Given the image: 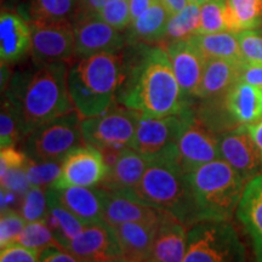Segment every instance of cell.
<instances>
[{"mask_svg":"<svg viewBox=\"0 0 262 262\" xmlns=\"http://www.w3.org/2000/svg\"><path fill=\"white\" fill-rule=\"evenodd\" d=\"M178 148L180 164L187 173L221 159L219 136L198 119L191 106L181 113Z\"/></svg>","mask_w":262,"mask_h":262,"instance_id":"obj_9","label":"cell"},{"mask_svg":"<svg viewBox=\"0 0 262 262\" xmlns=\"http://www.w3.org/2000/svg\"><path fill=\"white\" fill-rule=\"evenodd\" d=\"M134 192L153 208L178 217L187 227L198 222L187 172L182 169L179 157L149 162Z\"/></svg>","mask_w":262,"mask_h":262,"instance_id":"obj_5","label":"cell"},{"mask_svg":"<svg viewBox=\"0 0 262 262\" xmlns=\"http://www.w3.org/2000/svg\"><path fill=\"white\" fill-rule=\"evenodd\" d=\"M196 221H228L237 211L247 182L224 159L187 173Z\"/></svg>","mask_w":262,"mask_h":262,"instance_id":"obj_4","label":"cell"},{"mask_svg":"<svg viewBox=\"0 0 262 262\" xmlns=\"http://www.w3.org/2000/svg\"><path fill=\"white\" fill-rule=\"evenodd\" d=\"M201 27V5L188 3L182 10L170 16L160 47H166L175 41L189 40L198 34Z\"/></svg>","mask_w":262,"mask_h":262,"instance_id":"obj_30","label":"cell"},{"mask_svg":"<svg viewBox=\"0 0 262 262\" xmlns=\"http://www.w3.org/2000/svg\"><path fill=\"white\" fill-rule=\"evenodd\" d=\"M49 212L47 221L57 244L66 249L78 234L83 231L85 225L62 204L54 188H48Z\"/></svg>","mask_w":262,"mask_h":262,"instance_id":"obj_28","label":"cell"},{"mask_svg":"<svg viewBox=\"0 0 262 262\" xmlns=\"http://www.w3.org/2000/svg\"><path fill=\"white\" fill-rule=\"evenodd\" d=\"M24 137L21 127V112L17 101L9 93L5 94L0 113V147H15Z\"/></svg>","mask_w":262,"mask_h":262,"instance_id":"obj_32","label":"cell"},{"mask_svg":"<svg viewBox=\"0 0 262 262\" xmlns=\"http://www.w3.org/2000/svg\"><path fill=\"white\" fill-rule=\"evenodd\" d=\"M237 216L253 241L256 262H262V172L245 185Z\"/></svg>","mask_w":262,"mask_h":262,"instance_id":"obj_22","label":"cell"},{"mask_svg":"<svg viewBox=\"0 0 262 262\" xmlns=\"http://www.w3.org/2000/svg\"><path fill=\"white\" fill-rule=\"evenodd\" d=\"M247 126L251 137H253L254 142L256 143L257 148L260 150L261 157H262V119L254 124H249Z\"/></svg>","mask_w":262,"mask_h":262,"instance_id":"obj_46","label":"cell"},{"mask_svg":"<svg viewBox=\"0 0 262 262\" xmlns=\"http://www.w3.org/2000/svg\"><path fill=\"white\" fill-rule=\"evenodd\" d=\"M148 164V159L133 148L120 150L116 159L108 165L106 178L98 186L110 192H134Z\"/></svg>","mask_w":262,"mask_h":262,"instance_id":"obj_20","label":"cell"},{"mask_svg":"<svg viewBox=\"0 0 262 262\" xmlns=\"http://www.w3.org/2000/svg\"><path fill=\"white\" fill-rule=\"evenodd\" d=\"M15 244L33 249L38 253H40L41 250L49 247L58 245L54 234H52L51 228L49 227L47 219L45 220L27 222Z\"/></svg>","mask_w":262,"mask_h":262,"instance_id":"obj_33","label":"cell"},{"mask_svg":"<svg viewBox=\"0 0 262 262\" xmlns=\"http://www.w3.org/2000/svg\"><path fill=\"white\" fill-rule=\"evenodd\" d=\"M61 162H34L28 158L25 166V173L31 186H40L42 188L51 187L60 175Z\"/></svg>","mask_w":262,"mask_h":262,"instance_id":"obj_36","label":"cell"},{"mask_svg":"<svg viewBox=\"0 0 262 262\" xmlns=\"http://www.w3.org/2000/svg\"><path fill=\"white\" fill-rule=\"evenodd\" d=\"M242 56L245 63L262 64V25L237 33Z\"/></svg>","mask_w":262,"mask_h":262,"instance_id":"obj_39","label":"cell"},{"mask_svg":"<svg viewBox=\"0 0 262 262\" xmlns=\"http://www.w3.org/2000/svg\"><path fill=\"white\" fill-rule=\"evenodd\" d=\"M66 250L78 262H107L124 256L116 231L106 221L85 225Z\"/></svg>","mask_w":262,"mask_h":262,"instance_id":"obj_14","label":"cell"},{"mask_svg":"<svg viewBox=\"0 0 262 262\" xmlns=\"http://www.w3.org/2000/svg\"><path fill=\"white\" fill-rule=\"evenodd\" d=\"M25 12L29 24H75L80 15L79 0H27Z\"/></svg>","mask_w":262,"mask_h":262,"instance_id":"obj_27","label":"cell"},{"mask_svg":"<svg viewBox=\"0 0 262 262\" xmlns=\"http://www.w3.org/2000/svg\"><path fill=\"white\" fill-rule=\"evenodd\" d=\"M206 58H224L243 62L237 33L219 32L210 34H195L189 39Z\"/></svg>","mask_w":262,"mask_h":262,"instance_id":"obj_29","label":"cell"},{"mask_svg":"<svg viewBox=\"0 0 262 262\" xmlns=\"http://www.w3.org/2000/svg\"><path fill=\"white\" fill-rule=\"evenodd\" d=\"M221 159L227 162L245 182L262 172V157L247 125L219 136Z\"/></svg>","mask_w":262,"mask_h":262,"instance_id":"obj_15","label":"cell"},{"mask_svg":"<svg viewBox=\"0 0 262 262\" xmlns=\"http://www.w3.org/2000/svg\"><path fill=\"white\" fill-rule=\"evenodd\" d=\"M38 262H78V260L66 249L54 245L39 253Z\"/></svg>","mask_w":262,"mask_h":262,"instance_id":"obj_42","label":"cell"},{"mask_svg":"<svg viewBox=\"0 0 262 262\" xmlns=\"http://www.w3.org/2000/svg\"><path fill=\"white\" fill-rule=\"evenodd\" d=\"M228 116L239 125H249L262 119V90L239 80L224 95Z\"/></svg>","mask_w":262,"mask_h":262,"instance_id":"obj_26","label":"cell"},{"mask_svg":"<svg viewBox=\"0 0 262 262\" xmlns=\"http://www.w3.org/2000/svg\"><path fill=\"white\" fill-rule=\"evenodd\" d=\"M130 2V14H131V21H134L136 17L146 11L150 5L155 4L158 0H129Z\"/></svg>","mask_w":262,"mask_h":262,"instance_id":"obj_45","label":"cell"},{"mask_svg":"<svg viewBox=\"0 0 262 262\" xmlns=\"http://www.w3.org/2000/svg\"><path fill=\"white\" fill-rule=\"evenodd\" d=\"M123 77L122 52H103L77 60L68 70V90L83 118L100 116L117 102Z\"/></svg>","mask_w":262,"mask_h":262,"instance_id":"obj_3","label":"cell"},{"mask_svg":"<svg viewBox=\"0 0 262 262\" xmlns=\"http://www.w3.org/2000/svg\"><path fill=\"white\" fill-rule=\"evenodd\" d=\"M107 262H133V261H130L129 258H126L125 256H122V257L114 258V260H111V261H107Z\"/></svg>","mask_w":262,"mask_h":262,"instance_id":"obj_48","label":"cell"},{"mask_svg":"<svg viewBox=\"0 0 262 262\" xmlns=\"http://www.w3.org/2000/svg\"><path fill=\"white\" fill-rule=\"evenodd\" d=\"M67 62H55L38 68L32 75L16 77L6 93L15 97L21 112L22 135L74 111L68 90Z\"/></svg>","mask_w":262,"mask_h":262,"instance_id":"obj_2","label":"cell"},{"mask_svg":"<svg viewBox=\"0 0 262 262\" xmlns=\"http://www.w3.org/2000/svg\"><path fill=\"white\" fill-rule=\"evenodd\" d=\"M123 54V77L117 102L142 116L180 114L188 98L173 74L168 52L160 45H127Z\"/></svg>","mask_w":262,"mask_h":262,"instance_id":"obj_1","label":"cell"},{"mask_svg":"<svg viewBox=\"0 0 262 262\" xmlns=\"http://www.w3.org/2000/svg\"><path fill=\"white\" fill-rule=\"evenodd\" d=\"M110 2H112V0H79L80 15L96 14L98 10L103 8V6Z\"/></svg>","mask_w":262,"mask_h":262,"instance_id":"obj_44","label":"cell"},{"mask_svg":"<svg viewBox=\"0 0 262 262\" xmlns=\"http://www.w3.org/2000/svg\"><path fill=\"white\" fill-rule=\"evenodd\" d=\"M6 2H9V0H3V4H4V3H6Z\"/></svg>","mask_w":262,"mask_h":262,"instance_id":"obj_50","label":"cell"},{"mask_svg":"<svg viewBox=\"0 0 262 262\" xmlns=\"http://www.w3.org/2000/svg\"><path fill=\"white\" fill-rule=\"evenodd\" d=\"M98 17L118 31H125L131 24L129 0H112L96 12Z\"/></svg>","mask_w":262,"mask_h":262,"instance_id":"obj_38","label":"cell"},{"mask_svg":"<svg viewBox=\"0 0 262 262\" xmlns=\"http://www.w3.org/2000/svg\"><path fill=\"white\" fill-rule=\"evenodd\" d=\"M170 16L171 15L169 14L165 6L159 0L156 2L139 17L131 21V24L124 31L126 45L162 44Z\"/></svg>","mask_w":262,"mask_h":262,"instance_id":"obj_23","label":"cell"},{"mask_svg":"<svg viewBox=\"0 0 262 262\" xmlns=\"http://www.w3.org/2000/svg\"><path fill=\"white\" fill-rule=\"evenodd\" d=\"M228 31L239 33L262 25V0H226Z\"/></svg>","mask_w":262,"mask_h":262,"instance_id":"obj_31","label":"cell"},{"mask_svg":"<svg viewBox=\"0 0 262 262\" xmlns=\"http://www.w3.org/2000/svg\"><path fill=\"white\" fill-rule=\"evenodd\" d=\"M32 28L31 55L37 67L68 62L74 57V26L70 24H29Z\"/></svg>","mask_w":262,"mask_h":262,"instance_id":"obj_13","label":"cell"},{"mask_svg":"<svg viewBox=\"0 0 262 262\" xmlns=\"http://www.w3.org/2000/svg\"><path fill=\"white\" fill-rule=\"evenodd\" d=\"M28 162V157L25 152L16 149L15 147H6L2 148L0 152V166H2V173L11 170L25 169L26 164Z\"/></svg>","mask_w":262,"mask_h":262,"instance_id":"obj_41","label":"cell"},{"mask_svg":"<svg viewBox=\"0 0 262 262\" xmlns=\"http://www.w3.org/2000/svg\"><path fill=\"white\" fill-rule=\"evenodd\" d=\"M107 192L103 221L112 227L125 222L159 221L162 210H158L142 201L135 192Z\"/></svg>","mask_w":262,"mask_h":262,"instance_id":"obj_19","label":"cell"},{"mask_svg":"<svg viewBox=\"0 0 262 262\" xmlns=\"http://www.w3.org/2000/svg\"><path fill=\"white\" fill-rule=\"evenodd\" d=\"M226 31H228L226 0H210L202 4L201 27L198 34H210Z\"/></svg>","mask_w":262,"mask_h":262,"instance_id":"obj_34","label":"cell"},{"mask_svg":"<svg viewBox=\"0 0 262 262\" xmlns=\"http://www.w3.org/2000/svg\"><path fill=\"white\" fill-rule=\"evenodd\" d=\"M243 64V62L224 58H208L195 97L202 100H212L224 96L239 81Z\"/></svg>","mask_w":262,"mask_h":262,"instance_id":"obj_25","label":"cell"},{"mask_svg":"<svg viewBox=\"0 0 262 262\" xmlns=\"http://www.w3.org/2000/svg\"><path fill=\"white\" fill-rule=\"evenodd\" d=\"M107 171L108 165L102 152L84 143L61 160L60 175L49 188L94 187L103 181Z\"/></svg>","mask_w":262,"mask_h":262,"instance_id":"obj_11","label":"cell"},{"mask_svg":"<svg viewBox=\"0 0 262 262\" xmlns=\"http://www.w3.org/2000/svg\"><path fill=\"white\" fill-rule=\"evenodd\" d=\"M158 224L159 221L125 222V224L113 226L124 256L133 262L148 261Z\"/></svg>","mask_w":262,"mask_h":262,"instance_id":"obj_24","label":"cell"},{"mask_svg":"<svg viewBox=\"0 0 262 262\" xmlns=\"http://www.w3.org/2000/svg\"><path fill=\"white\" fill-rule=\"evenodd\" d=\"M27 222L21 212L12 208L2 209L0 216V248L14 245Z\"/></svg>","mask_w":262,"mask_h":262,"instance_id":"obj_37","label":"cell"},{"mask_svg":"<svg viewBox=\"0 0 262 262\" xmlns=\"http://www.w3.org/2000/svg\"><path fill=\"white\" fill-rule=\"evenodd\" d=\"M81 120L74 110L33 130L26 136V156L34 162H61L72 149L85 143Z\"/></svg>","mask_w":262,"mask_h":262,"instance_id":"obj_7","label":"cell"},{"mask_svg":"<svg viewBox=\"0 0 262 262\" xmlns=\"http://www.w3.org/2000/svg\"><path fill=\"white\" fill-rule=\"evenodd\" d=\"M32 49V28L27 19L3 8L0 15V58L2 64H15Z\"/></svg>","mask_w":262,"mask_h":262,"instance_id":"obj_17","label":"cell"},{"mask_svg":"<svg viewBox=\"0 0 262 262\" xmlns=\"http://www.w3.org/2000/svg\"><path fill=\"white\" fill-rule=\"evenodd\" d=\"M183 262H247L245 249L228 221H201L188 229Z\"/></svg>","mask_w":262,"mask_h":262,"instance_id":"obj_6","label":"cell"},{"mask_svg":"<svg viewBox=\"0 0 262 262\" xmlns=\"http://www.w3.org/2000/svg\"><path fill=\"white\" fill-rule=\"evenodd\" d=\"M164 49L168 52L173 74L182 94L186 98L195 96L208 58L191 40L171 42Z\"/></svg>","mask_w":262,"mask_h":262,"instance_id":"obj_16","label":"cell"},{"mask_svg":"<svg viewBox=\"0 0 262 262\" xmlns=\"http://www.w3.org/2000/svg\"><path fill=\"white\" fill-rule=\"evenodd\" d=\"M189 3H194V4H198V5H202L204 4V3H208L210 2V0H188Z\"/></svg>","mask_w":262,"mask_h":262,"instance_id":"obj_49","label":"cell"},{"mask_svg":"<svg viewBox=\"0 0 262 262\" xmlns=\"http://www.w3.org/2000/svg\"><path fill=\"white\" fill-rule=\"evenodd\" d=\"M159 2L165 6L170 15H175L189 3L188 0H159Z\"/></svg>","mask_w":262,"mask_h":262,"instance_id":"obj_47","label":"cell"},{"mask_svg":"<svg viewBox=\"0 0 262 262\" xmlns=\"http://www.w3.org/2000/svg\"><path fill=\"white\" fill-rule=\"evenodd\" d=\"M239 80L262 90V64L244 63L242 66Z\"/></svg>","mask_w":262,"mask_h":262,"instance_id":"obj_43","label":"cell"},{"mask_svg":"<svg viewBox=\"0 0 262 262\" xmlns=\"http://www.w3.org/2000/svg\"><path fill=\"white\" fill-rule=\"evenodd\" d=\"M39 253L33 249L22 247L19 244L10 245L2 249L0 262H38Z\"/></svg>","mask_w":262,"mask_h":262,"instance_id":"obj_40","label":"cell"},{"mask_svg":"<svg viewBox=\"0 0 262 262\" xmlns=\"http://www.w3.org/2000/svg\"><path fill=\"white\" fill-rule=\"evenodd\" d=\"M141 113L122 104L114 106L100 116L81 120L84 142L101 152H119L130 148Z\"/></svg>","mask_w":262,"mask_h":262,"instance_id":"obj_8","label":"cell"},{"mask_svg":"<svg viewBox=\"0 0 262 262\" xmlns=\"http://www.w3.org/2000/svg\"><path fill=\"white\" fill-rule=\"evenodd\" d=\"M19 212L26 222L45 220L49 212L47 188L40 186H29L21 199Z\"/></svg>","mask_w":262,"mask_h":262,"instance_id":"obj_35","label":"cell"},{"mask_svg":"<svg viewBox=\"0 0 262 262\" xmlns=\"http://www.w3.org/2000/svg\"><path fill=\"white\" fill-rule=\"evenodd\" d=\"M97 14H84L74 24V58L81 60L103 52H122L126 45L125 35Z\"/></svg>","mask_w":262,"mask_h":262,"instance_id":"obj_12","label":"cell"},{"mask_svg":"<svg viewBox=\"0 0 262 262\" xmlns=\"http://www.w3.org/2000/svg\"><path fill=\"white\" fill-rule=\"evenodd\" d=\"M180 126L181 113L165 117H150L141 114L130 148L136 150L149 162L179 157L178 140Z\"/></svg>","mask_w":262,"mask_h":262,"instance_id":"obj_10","label":"cell"},{"mask_svg":"<svg viewBox=\"0 0 262 262\" xmlns=\"http://www.w3.org/2000/svg\"><path fill=\"white\" fill-rule=\"evenodd\" d=\"M187 226L178 217L162 211L149 262H183L187 249Z\"/></svg>","mask_w":262,"mask_h":262,"instance_id":"obj_18","label":"cell"},{"mask_svg":"<svg viewBox=\"0 0 262 262\" xmlns=\"http://www.w3.org/2000/svg\"><path fill=\"white\" fill-rule=\"evenodd\" d=\"M55 189V188H54ZM58 199L84 225L103 221L107 191L100 186L55 189Z\"/></svg>","mask_w":262,"mask_h":262,"instance_id":"obj_21","label":"cell"},{"mask_svg":"<svg viewBox=\"0 0 262 262\" xmlns=\"http://www.w3.org/2000/svg\"><path fill=\"white\" fill-rule=\"evenodd\" d=\"M147 262H149V261H147Z\"/></svg>","mask_w":262,"mask_h":262,"instance_id":"obj_51","label":"cell"}]
</instances>
